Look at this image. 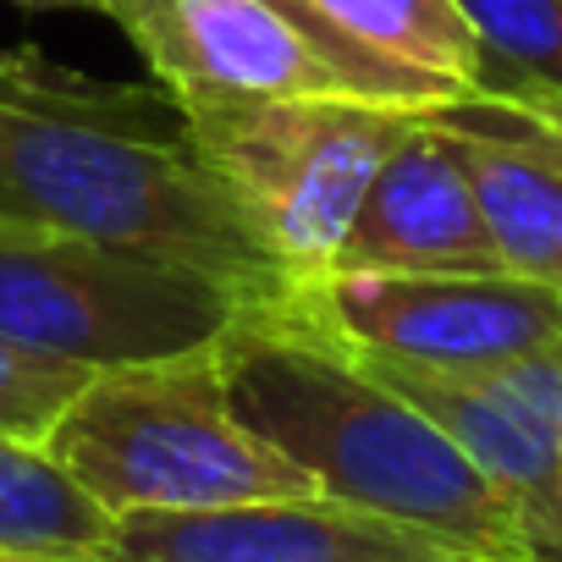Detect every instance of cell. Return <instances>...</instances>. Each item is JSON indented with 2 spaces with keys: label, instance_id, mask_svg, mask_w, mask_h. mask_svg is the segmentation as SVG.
Segmentation results:
<instances>
[{
  "label": "cell",
  "instance_id": "6da1fadb",
  "mask_svg": "<svg viewBox=\"0 0 562 562\" xmlns=\"http://www.w3.org/2000/svg\"><path fill=\"white\" fill-rule=\"evenodd\" d=\"M0 221L171 254L281 293L166 89L89 78L34 45L0 50Z\"/></svg>",
  "mask_w": 562,
  "mask_h": 562
},
{
  "label": "cell",
  "instance_id": "7a4b0ae2",
  "mask_svg": "<svg viewBox=\"0 0 562 562\" xmlns=\"http://www.w3.org/2000/svg\"><path fill=\"white\" fill-rule=\"evenodd\" d=\"M215 364L243 425L293 458L321 496L403 524L463 562H535L518 513L469 452L326 331L259 299L215 342Z\"/></svg>",
  "mask_w": 562,
  "mask_h": 562
},
{
  "label": "cell",
  "instance_id": "3957f363",
  "mask_svg": "<svg viewBox=\"0 0 562 562\" xmlns=\"http://www.w3.org/2000/svg\"><path fill=\"white\" fill-rule=\"evenodd\" d=\"M40 447L111 518L321 496L293 458L243 425L215 348L94 370Z\"/></svg>",
  "mask_w": 562,
  "mask_h": 562
},
{
  "label": "cell",
  "instance_id": "277c9868",
  "mask_svg": "<svg viewBox=\"0 0 562 562\" xmlns=\"http://www.w3.org/2000/svg\"><path fill=\"white\" fill-rule=\"evenodd\" d=\"M177 111L281 288L337 270L375 171L419 116H430L359 94H276Z\"/></svg>",
  "mask_w": 562,
  "mask_h": 562
},
{
  "label": "cell",
  "instance_id": "5b68a950",
  "mask_svg": "<svg viewBox=\"0 0 562 562\" xmlns=\"http://www.w3.org/2000/svg\"><path fill=\"white\" fill-rule=\"evenodd\" d=\"M259 299L171 254L0 221V337L83 370L210 353Z\"/></svg>",
  "mask_w": 562,
  "mask_h": 562
},
{
  "label": "cell",
  "instance_id": "8992f818",
  "mask_svg": "<svg viewBox=\"0 0 562 562\" xmlns=\"http://www.w3.org/2000/svg\"><path fill=\"white\" fill-rule=\"evenodd\" d=\"M270 304L353 353L419 370H491L562 353V293L507 270H326L270 293Z\"/></svg>",
  "mask_w": 562,
  "mask_h": 562
},
{
  "label": "cell",
  "instance_id": "52a82bcc",
  "mask_svg": "<svg viewBox=\"0 0 562 562\" xmlns=\"http://www.w3.org/2000/svg\"><path fill=\"white\" fill-rule=\"evenodd\" d=\"M353 359L419 403L469 452V463L518 513L535 562H562V353L491 370H419L370 353Z\"/></svg>",
  "mask_w": 562,
  "mask_h": 562
},
{
  "label": "cell",
  "instance_id": "ba28073f",
  "mask_svg": "<svg viewBox=\"0 0 562 562\" xmlns=\"http://www.w3.org/2000/svg\"><path fill=\"white\" fill-rule=\"evenodd\" d=\"M111 23L177 105L348 94L276 0H111Z\"/></svg>",
  "mask_w": 562,
  "mask_h": 562
},
{
  "label": "cell",
  "instance_id": "9c48e42d",
  "mask_svg": "<svg viewBox=\"0 0 562 562\" xmlns=\"http://www.w3.org/2000/svg\"><path fill=\"white\" fill-rule=\"evenodd\" d=\"M100 562H463L458 551L331 496L116 518Z\"/></svg>",
  "mask_w": 562,
  "mask_h": 562
},
{
  "label": "cell",
  "instance_id": "30bf717a",
  "mask_svg": "<svg viewBox=\"0 0 562 562\" xmlns=\"http://www.w3.org/2000/svg\"><path fill=\"white\" fill-rule=\"evenodd\" d=\"M348 94L403 111H458L485 89V50L458 0H276Z\"/></svg>",
  "mask_w": 562,
  "mask_h": 562
},
{
  "label": "cell",
  "instance_id": "8fae6325",
  "mask_svg": "<svg viewBox=\"0 0 562 562\" xmlns=\"http://www.w3.org/2000/svg\"><path fill=\"white\" fill-rule=\"evenodd\" d=\"M337 270H502L474 204V182L463 171V149L441 111L419 116V127L375 171L364 210L337 254Z\"/></svg>",
  "mask_w": 562,
  "mask_h": 562
},
{
  "label": "cell",
  "instance_id": "7c38bea8",
  "mask_svg": "<svg viewBox=\"0 0 562 562\" xmlns=\"http://www.w3.org/2000/svg\"><path fill=\"white\" fill-rule=\"evenodd\" d=\"M441 116L463 149V171L474 182L496 265L562 293V155L480 105H458Z\"/></svg>",
  "mask_w": 562,
  "mask_h": 562
},
{
  "label": "cell",
  "instance_id": "4fadbf2b",
  "mask_svg": "<svg viewBox=\"0 0 562 562\" xmlns=\"http://www.w3.org/2000/svg\"><path fill=\"white\" fill-rule=\"evenodd\" d=\"M116 518L83 496L45 447L0 430V551H40L61 562H100Z\"/></svg>",
  "mask_w": 562,
  "mask_h": 562
},
{
  "label": "cell",
  "instance_id": "5bb4252c",
  "mask_svg": "<svg viewBox=\"0 0 562 562\" xmlns=\"http://www.w3.org/2000/svg\"><path fill=\"white\" fill-rule=\"evenodd\" d=\"M458 7L480 34L485 89L562 94V0H458Z\"/></svg>",
  "mask_w": 562,
  "mask_h": 562
},
{
  "label": "cell",
  "instance_id": "9a60e30c",
  "mask_svg": "<svg viewBox=\"0 0 562 562\" xmlns=\"http://www.w3.org/2000/svg\"><path fill=\"white\" fill-rule=\"evenodd\" d=\"M89 375L94 370L83 364H67V359H50V353H34L12 337H0V430L40 447Z\"/></svg>",
  "mask_w": 562,
  "mask_h": 562
},
{
  "label": "cell",
  "instance_id": "2e32d148",
  "mask_svg": "<svg viewBox=\"0 0 562 562\" xmlns=\"http://www.w3.org/2000/svg\"><path fill=\"white\" fill-rule=\"evenodd\" d=\"M491 116H507L513 127L535 133L551 155H562V94H540V89H485L474 100Z\"/></svg>",
  "mask_w": 562,
  "mask_h": 562
},
{
  "label": "cell",
  "instance_id": "e0dca14e",
  "mask_svg": "<svg viewBox=\"0 0 562 562\" xmlns=\"http://www.w3.org/2000/svg\"><path fill=\"white\" fill-rule=\"evenodd\" d=\"M18 12H100L111 18V0H7Z\"/></svg>",
  "mask_w": 562,
  "mask_h": 562
},
{
  "label": "cell",
  "instance_id": "ac0fdd59",
  "mask_svg": "<svg viewBox=\"0 0 562 562\" xmlns=\"http://www.w3.org/2000/svg\"><path fill=\"white\" fill-rule=\"evenodd\" d=\"M0 562H61V557H40V551H0Z\"/></svg>",
  "mask_w": 562,
  "mask_h": 562
}]
</instances>
